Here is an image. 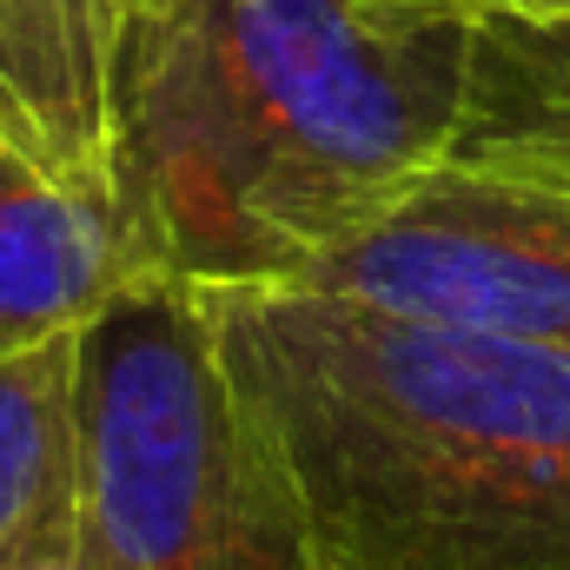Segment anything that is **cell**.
I'll return each mask as SVG.
<instances>
[{
  "label": "cell",
  "instance_id": "cell-1",
  "mask_svg": "<svg viewBox=\"0 0 570 570\" xmlns=\"http://www.w3.org/2000/svg\"><path fill=\"white\" fill-rule=\"evenodd\" d=\"M478 0H153L114 40V206L140 279L285 292L431 166Z\"/></svg>",
  "mask_w": 570,
  "mask_h": 570
},
{
  "label": "cell",
  "instance_id": "cell-2",
  "mask_svg": "<svg viewBox=\"0 0 570 570\" xmlns=\"http://www.w3.org/2000/svg\"><path fill=\"white\" fill-rule=\"evenodd\" d=\"M325 570H570V352L199 298Z\"/></svg>",
  "mask_w": 570,
  "mask_h": 570
},
{
  "label": "cell",
  "instance_id": "cell-3",
  "mask_svg": "<svg viewBox=\"0 0 570 570\" xmlns=\"http://www.w3.org/2000/svg\"><path fill=\"white\" fill-rule=\"evenodd\" d=\"M73 538L94 570H325L186 292L140 285L87 332Z\"/></svg>",
  "mask_w": 570,
  "mask_h": 570
},
{
  "label": "cell",
  "instance_id": "cell-4",
  "mask_svg": "<svg viewBox=\"0 0 570 570\" xmlns=\"http://www.w3.org/2000/svg\"><path fill=\"white\" fill-rule=\"evenodd\" d=\"M285 292L570 352V193L444 159Z\"/></svg>",
  "mask_w": 570,
  "mask_h": 570
},
{
  "label": "cell",
  "instance_id": "cell-5",
  "mask_svg": "<svg viewBox=\"0 0 570 570\" xmlns=\"http://www.w3.org/2000/svg\"><path fill=\"white\" fill-rule=\"evenodd\" d=\"M140 285L120 206L0 140V358L87 338Z\"/></svg>",
  "mask_w": 570,
  "mask_h": 570
},
{
  "label": "cell",
  "instance_id": "cell-6",
  "mask_svg": "<svg viewBox=\"0 0 570 570\" xmlns=\"http://www.w3.org/2000/svg\"><path fill=\"white\" fill-rule=\"evenodd\" d=\"M0 140L114 199L107 0H0Z\"/></svg>",
  "mask_w": 570,
  "mask_h": 570
},
{
  "label": "cell",
  "instance_id": "cell-7",
  "mask_svg": "<svg viewBox=\"0 0 570 570\" xmlns=\"http://www.w3.org/2000/svg\"><path fill=\"white\" fill-rule=\"evenodd\" d=\"M458 166L570 193V7H484L471 47Z\"/></svg>",
  "mask_w": 570,
  "mask_h": 570
},
{
  "label": "cell",
  "instance_id": "cell-8",
  "mask_svg": "<svg viewBox=\"0 0 570 570\" xmlns=\"http://www.w3.org/2000/svg\"><path fill=\"white\" fill-rule=\"evenodd\" d=\"M80 352L87 338H60L0 358V570L27 564L73 524Z\"/></svg>",
  "mask_w": 570,
  "mask_h": 570
},
{
  "label": "cell",
  "instance_id": "cell-9",
  "mask_svg": "<svg viewBox=\"0 0 570 570\" xmlns=\"http://www.w3.org/2000/svg\"><path fill=\"white\" fill-rule=\"evenodd\" d=\"M13 570H94V564H87V551H80V538H73V524H67L53 544H40L27 564H13Z\"/></svg>",
  "mask_w": 570,
  "mask_h": 570
},
{
  "label": "cell",
  "instance_id": "cell-10",
  "mask_svg": "<svg viewBox=\"0 0 570 570\" xmlns=\"http://www.w3.org/2000/svg\"><path fill=\"white\" fill-rule=\"evenodd\" d=\"M146 7H153V0H107V20H114V40H120V27H127V20H140Z\"/></svg>",
  "mask_w": 570,
  "mask_h": 570
},
{
  "label": "cell",
  "instance_id": "cell-11",
  "mask_svg": "<svg viewBox=\"0 0 570 570\" xmlns=\"http://www.w3.org/2000/svg\"><path fill=\"white\" fill-rule=\"evenodd\" d=\"M478 7H518V13H551V7H570V0H478Z\"/></svg>",
  "mask_w": 570,
  "mask_h": 570
}]
</instances>
